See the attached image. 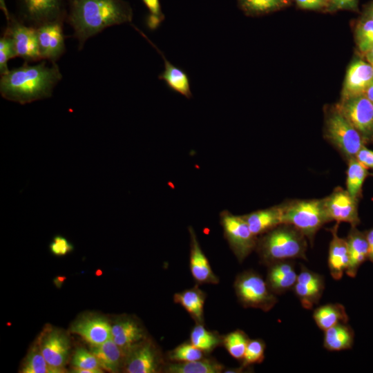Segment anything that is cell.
Listing matches in <instances>:
<instances>
[{
  "instance_id": "20",
  "label": "cell",
  "mask_w": 373,
  "mask_h": 373,
  "mask_svg": "<svg viewBox=\"0 0 373 373\" xmlns=\"http://www.w3.org/2000/svg\"><path fill=\"white\" fill-rule=\"evenodd\" d=\"M112 339L122 350L124 358L137 344L146 338L143 327L135 319L123 318L112 325Z\"/></svg>"
},
{
  "instance_id": "15",
  "label": "cell",
  "mask_w": 373,
  "mask_h": 373,
  "mask_svg": "<svg viewBox=\"0 0 373 373\" xmlns=\"http://www.w3.org/2000/svg\"><path fill=\"white\" fill-rule=\"evenodd\" d=\"M323 276L301 265L293 291L301 305L310 309L319 303L325 289Z\"/></svg>"
},
{
  "instance_id": "2",
  "label": "cell",
  "mask_w": 373,
  "mask_h": 373,
  "mask_svg": "<svg viewBox=\"0 0 373 373\" xmlns=\"http://www.w3.org/2000/svg\"><path fill=\"white\" fill-rule=\"evenodd\" d=\"M62 75L56 63L46 60L34 65L25 62L1 75L0 93L4 99L26 104L49 98L61 80Z\"/></svg>"
},
{
  "instance_id": "8",
  "label": "cell",
  "mask_w": 373,
  "mask_h": 373,
  "mask_svg": "<svg viewBox=\"0 0 373 373\" xmlns=\"http://www.w3.org/2000/svg\"><path fill=\"white\" fill-rule=\"evenodd\" d=\"M17 18L26 25L37 28L52 22L66 21L68 0H17Z\"/></svg>"
},
{
  "instance_id": "5",
  "label": "cell",
  "mask_w": 373,
  "mask_h": 373,
  "mask_svg": "<svg viewBox=\"0 0 373 373\" xmlns=\"http://www.w3.org/2000/svg\"><path fill=\"white\" fill-rule=\"evenodd\" d=\"M233 287L240 304L245 308L270 311L277 303L276 295L262 277L253 270H246L236 277Z\"/></svg>"
},
{
  "instance_id": "28",
  "label": "cell",
  "mask_w": 373,
  "mask_h": 373,
  "mask_svg": "<svg viewBox=\"0 0 373 373\" xmlns=\"http://www.w3.org/2000/svg\"><path fill=\"white\" fill-rule=\"evenodd\" d=\"M354 341V332L347 323H340L324 331L323 346L329 351L351 349Z\"/></svg>"
},
{
  "instance_id": "31",
  "label": "cell",
  "mask_w": 373,
  "mask_h": 373,
  "mask_svg": "<svg viewBox=\"0 0 373 373\" xmlns=\"http://www.w3.org/2000/svg\"><path fill=\"white\" fill-rule=\"evenodd\" d=\"M346 175V189L354 198L358 200L363 184L368 175L367 168L355 157H352L347 160Z\"/></svg>"
},
{
  "instance_id": "18",
  "label": "cell",
  "mask_w": 373,
  "mask_h": 373,
  "mask_svg": "<svg viewBox=\"0 0 373 373\" xmlns=\"http://www.w3.org/2000/svg\"><path fill=\"white\" fill-rule=\"evenodd\" d=\"M70 331L82 337L91 345L102 344L112 338V325L104 317L84 316L75 321Z\"/></svg>"
},
{
  "instance_id": "38",
  "label": "cell",
  "mask_w": 373,
  "mask_h": 373,
  "mask_svg": "<svg viewBox=\"0 0 373 373\" xmlns=\"http://www.w3.org/2000/svg\"><path fill=\"white\" fill-rule=\"evenodd\" d=\"M17 53L11 39L3 35L0 38V74L6 73L9 69L8 62L10 59L17 57Z\"/></svg>"
},
{
  "instance_id": "25",
  "label": "cell",
  "mask_w": 373,
  "mask_h": 373,
  "mask_svg": "<svg viewBox=\"0 0 373 373\" xmlns=\"http://www.w3.org/2000/svg\"><path fill=\"white\" fill-rule=\"evenodd\" d=\"M207 295L196 285L173 295V301L180 305L195 323L204 324V306Z\"/></svg>"
},
{
  "instance_id": "1",
  "label": "cell",
  "mask_w": 373,
  "mask_h": 373,
  "mask_svg": "<svg viewBox=\"0 0 373 373\" xmlns=\"http://www.w3.org/2000/svg\"><path fill=\"white\" fill-rule=\"evenodd\" d=\"M133 10L124 0H68L66 21L82 50L86 41L105 28L131 22Z\"/></svg>"
},
{
  "instance_id": "9",
  "label": "cell",
  "mask_w": 373,
  "mask_h": 373,
  "mask_svg": "<svg viewBox=\"0 0 373 373\" xmlns=\"http://www.w3.org/2000/svg\"><path fill=\"white\" fill-rule=\"evenodd\" d=\"M3 34L11 39L17 57L26 62L41 60L35 28L26 25L17 17L10 15Z\"/></svg>"
},
{
  "instance_id": "11",
  "label": "cell",
  "mask_w": 373,
  "mask_h": 373,
  "mask_svg": "<svg viewBox=\"0 0 373 373\" xmlns=\"http://www.w3.org/2000/svg\"><path fill=\"white\" fill-rule=\"evenodd\" d=\"M337 108L363 138L373 137V103L364 95L343 99Z\"/></svg>"
},
{
  "instance_id": "14",
  "label": "cell",
  "mask_w": 373,
  "mask_h": 373,
  "mask_svg": "<svg viewBox=\"0 0 373 373\" xmlns=\"http://www.w3.org/2000/svg\"><path fill=\"white\" fill-rule=\"evenodd\" d=\"M62 22H52L36 28L41 60L56 61L66 51Z\"/></svg>"
},
{
  "instance_id": "34",
  "label": "cell",
  "mask_w": 373,
  "mask_h": 373,
  "mask_svg": "<svg viewBox=\"0 0 373 373\" xmlns=\"http://www.w3.org/2000/svg\"><path fill=\"white\" fill-rule=\"evenodd\" d=\"M205 357V353L195 347L191 342H184L166 354V359L170 362H186L199 360Z\"/></svg>"
},
{
  "instance_id": "21",
  "label": "cell",
  "mask_w": 373,
  "mask_h": 373,
  "mask_svg": "<svg viewBox=\"0 0 373 373\" xmlns=\"http://www.w3.org/2000/svg\"><path fill=\"white\" fill-rule=\"evenodd\" d=\"M339 222L327 230L332 234L328 251V267L332 277L340 280L345 273L349 265V252L345 238L339 237L338 229Z\"/></svg>"
},
{
  "instance_id": "33",
  "label": "cell",
  "mask_w": 373,
  "mask_h": 373,
  "mask_svg": "<svg viewBox=\"0 0 373 373\" xmlns=\"http://www.w3.org/2000/svg\"><path fill=\"white\" fill-rule=\"evenodd\" d=\"M250 338L240 329H236L222 336V345L235 359L242 361Z\"/></svg>"
},
{
  "instance_id": "35",
  "label": "cell",
  "mask_w": 373,
  "mask_h": 373,
  "mask_svg": "<svg viewBox=\"0 0 373 373\" xmlns=\"http://www.w3.org/2000/svg\"><path fill=\"white\" fill-rule=\"evenodd\" d=\"M286 3V0H238L241 9L251 15L274 11L283 7Z\"/></svg>"
},
{
  "instance_id": "36",
  "label": "cell",
  "mask_w": 373,
  "mask_h": 373,
  "mask_svg": "<svg viewBox=\"0 0 373 373\" xmlns=\"http://www.w3.org/2000/svg\"><path fill=\"white\" fill-rule=\"evenodd\" d=\"M265 343L262 339H250L242 360L241 367L245 369L252 365L261 363L265 359Z\"/></svg>"
},
{
  "instance_id": "26",
  "label": "cell",
  "mask_w": 373,
  "mask_h": 373,
  "mask_svg": "<svg viewBox=\"0 0 373 373\" xmlns=\"http://www.w3.org/2000/svg\"><path fill=\"white\" fill-rule=\"evenodd\" d=\"M225 370L223 364L211 358L186 362H166L162 372L165 373H221Z\"/></svg>"
},
{
  "instance_id": "23",
  "label": "cell",
  "mask_w": 373,
  "mask_h": 373,
  "mask_svg": "<svg viewBox=\"0 0 373 373\" xmlns=\"http://www.w3.org/2000/svg\"><path fill=\"white\" fill-rule=\"evenodd\" d=\"M140 35H142L146 40L157 50L162 56L164 64V70L158 76V78L164 81L166 85L173 90L181 94L184 97L189 99L192 97V93L190 88L189 79L187 74L181 68H178L169 61L162 52L137 27L134 26Z\"/></svg>"
},
{
  "instance_id": "41",
  "label": "cell",
  "mask_w": 373,
  "mask_h": 373,
  "mask_svg": "<svg viewBox=\"0 0 373 373\" xmlns=\"http://www.w3.org/2000/svg\"><path fill=\"white\" fill-rule=\"evenodd\" d=\"M357 44H360L373 36V20L366 17L358 24L356 32Z\"/></svg>"
},
{
  "instance_id": "12",
  "label": "cell",
  "mask_w": 373,
  "mask_h": 373,
  "mask_svg": "<svg viewBox=\"0 0 373 373\" xmlns=\"http://www.w3.org/2000/svg\"><path fill=\"white\" fill-rule=\"evenodd\" d=\"M323 201L332 221L347 222L351 227L359 224L358 199L354 198L347 189L337 186L323 198Z\"/></svg>"
},
{
  "instance_id": "43",
  "label": "cell",
  "mask_w": 373,
  "mask_h": 373,
  "mask_svg": "<svg viewBox=\"0 0 373 373\" xmlns=\"http://www.w3.org/2000/svg\"><path fill=\"white\" fill-rule=\"evenodd\" d=\"M297 4L305 9H319L326 6L329 2L328 0H295Z\"/></svg>"
},
{
  "instance_id": "3",
  "label": "cell",
  "mask_w": 373,
  "mask_h": 373,
  "mask_svg": "<svg viewBox=\"0 0 373 373\" xmlns=\"http://www.w3.org/2000/svg\"><path fill=\"white\" fill-rule=\"evenodd\" d=\"M307 238L291 224L283 223L258 236L256 251L265 266L283 260H307Z\"/></svg>"
},
{
  "instance_id": "27",
  "label": "cell",
  "mask_w": 373,
  "mask_h": 373,
  "mask_svg": "<svg viewBox=\"0 0 373 373\" xmlns=\"http://www.w3.org/2000/svg\"><path fill=\"white\" fill-rule=\"evenodd\" d=\"M90 348L102 369L111 372H119L124 356L112 338L102 344L91 345Z\"/></svg>"
},
{
  "instance_id": "32",
  "label": "cell",
  "mask_w": 373,
  "mask_h": 373,
  "mask_svg": "<svg viewBox=\"0 0 373 373\" xmlns=\"http://www.w3.org/2000/svg\"><path fill=\"white\" fill-rule=\"evenodd\" d=\"M23 373H61L62 371L50 366L41 354L39 345L28 352L23 367Z\"/></svg>"
},
{
  "instance_id": "19",
  "label": "cell",
  "mask_w": 373,
  "mask_h": 373,
  "mask_svg": "<svg viewBox=\"0 0 373 373\" xmlns=\"http://www.w3.org/2000/svg\"><path fill=\"white\" fill-rule=\"evenodd\" d=\"M293 260H283L267 266L266 282L276 295L292 290L297 279Z\"/></svg>"
},
{
  "instance_id": "6",
  "label": "cell",
  "mask_w": 373,
  "mask_h": 373,
  "mask_svg": "<svg viewBox=\"0 0 373 373\" xmlns=\"http://www.w3.org/2000/svg\"><path fill=\"white\" fill-rule=\"evenodd\" d=\"M325 137L347 161L354 157L364 145L361 135L337 107L327 115Z\"/></svg>"
},
{
  "instance_id": "17",
  "label": "cell",
  "mask_w": 373,
  "mask_h": 373,
  "mask_svg": "<svg viewBox=\"0 0 373 373\" xmlns=\"http://www.w3.org/2000/svg\"><path fill=\"white\" fill-rule=\"evenodd\" d=\"M373 82V66L361 59L349 66L342 91V99L364 95Z\"/></svg>"
},
{
  "instance_id": "30",
  "label": "cell",
  "mask_w": 373,
  "mask_h": 373,
  "mask_svg": "<svg viewBox=\"0 0 373 373\" xmlns=\"http://www.w3.org/2000/svg\"><path fill=\"white\" fill-rule=\"evenodd\" d=\"M222 336L217 332L205 328L204 324L195 323L190 334V342L205 354L211 352L222 345Z\"/></svg>"
},
{
  "instance_id": "24",
  "label": "cell",
  "mask_w": 373,
  "mask_h": 373,
  "mask_svg": "<svg viewBox=\"0 0 373 373\" xmlns=\"http://www.w3.org/2000/svg\"><path fill=\"white\" fill-rule=\"evenodd\" d=\"M349 252V265L345 274L354 278L361 265L368 260V244L365 232L357 229L356 227L351 229L345 238Z\"/></svg>"
},
{
  "instance_id": "44",
  "label": "cell",
  "mask_w": 373,
  "mask_h": 373,
  "mask_svg": "<svg viewBox=\"0 0 373 373\" xmlns=\"http://www.w3.org/2000/svg\"><path fill=\"white\" fill-rule=\"evenodd\" d=\"M332 7L335 9H355L357 0H330Z\"/></svg>"
},
{
  "instance_id": "7",
  "label": "cell",
  "mask_w": 373,
  "mask_h": 373,
  "mask_svg": "<svg viewBox=\"0 0 373 373\" xmlns=\"http://www.w3.org/2000/svg\"><path fill=\"white\" fill-rule=\"evenodd\" d=\"M219 218L224 238L238 261L242 262L256 250L258 236L251 231L242 215H234L225 209L220 213Z\"/></svg>"
},
{
  "instance_id": "40",
  "label": "cell",
  "mask_w": 373,
  "mask_h": 373,
  "mask_svg": "<svg viewBox=\"0 0 373 373\" xmlns=\"http://www.w3.org/2000/svg\"><path fill=\"white\" fill-rule=\"evenodd\" d=\"M50 250L55 256H64L73 249V245L64 236H55L50 244Z\"/></svg>"
},
{
  "instance_id": "37",
  "label": "cell",
  "mask_w": 373,
  "mask_h": 373,
  "mask_svg": "<svg viewBox=\"0 0 373 373\" xmlns=\"http://www.w3.org/2000/svg\"><path fill=\"white\" fill-rule=\"evenodd\" d=\"M72 364L76 369H88L102 372V367L92 352H88L84 348L79 347L75 352L73 356Z\"/></svg>"
},
{
  "instance_id": "42",
  "label": "cell",
  "mask_w": 373,
  "mask_h": 373,
  "mask_svg": "<svg viewBox=\"0 0 373 373\" xmlns=\"http://www.w3.org/2000/svg\"><path fill=\"white\" fill-rule=\"evenodd\" d=\"M356 159L366 168L373 169V151L363 145L355 156Z\"/></svg>"
},
{
  "instance_id": "46",
  "label": "cell",
  "mask_w": 373,
  "mask_h": 373,
  "mask_svg": "<svg viewBox=\"0 0 373 373\" xmlns=\"http://www.w3.org/2000/svg\"><path fill=\"white\" fill-rule=\"evenodd\" d=\"M367 62L373 66V47L365 53Z\"/></svg>"
},
{
  "instance_id": "4",
  "label": "cell",
  "mask_w": 373,
  "mask_h": 373,
  "mask_svg": "<svg viewBox=\"0 0 373 373\" xmlns=\"http://www.w3.org/2000/svg\"><path fill=\"white\" fill-rule=\"evenodd\" d=\"M283 223L293 225L301 231L312 245L316 233L331 222L323 198L291 200L283 202Z\"/></svg>"
},
{
  "instance_id": "29",
  "label": "cell",
  "mask_w": 373,
  "mask_h": 373,
  "mask_svg": "<svg viewBox=\"0 0 373 373\" xmlns=\"http://www.w3.org/2000/svg\"><path fill=\"white\" fill-rule=\"evenodd\" d=\"M313 318L323 331L340 323H347L349 321L344 306L340 303H328L316 308L313 312Z\"/></svg>"
},
{
  "instance_id": "39",
  "label": "cell",
  "mask_w": 373,
  "mask_h": 373,
  "mask_svg": "<svg viewBox=\"0 0 373 373\" xmlns=\"http://www.w3.org/2000/svg\"><path fill=\"white\" fill-rule=\"evenodd\" d=\"M149 10V15L146 20L148 27L156 29L164 19L159 0H142Z\"/></svg>"
},
{
  "instance_id": "13",
  "label": "cell",
  "mask_w": 373,
  "mask_h": 373,
  "mask_svg": "<svg viewBox=\"0 0 373 373\" xmlns=\"http://www.w3.org/2000/svg\"><path fill=\"white\" fill-rule=\"evenodd\" d=\"M38 345L48 363L64 372L70 352L68 336L57 329H49L43 333Z\"/></svg>"
},
{
  "instance_id": "22",
  "label": "cell",
  "mask_w": 373,
  "mask_h": 373,
  "mask_svg": "<svg viewBox=\"0 0 373 373\" xmlns=\"http://www.w3.org/2000/svg\"><path fill=\"white\" fill-rule=\"evenodd\" d=\"M256 236L262 235L283 223V203L242 215Z\"/></svg>"
},
{
  "instance_id": "16",
  "label": "cell",
  "mask_w": 373,
  "mask_h": 373,
  "mask_svg": "<svg viewBox=\"0 0 373 373\" xmlns=\"http://www.w3.org/2000/svg\"><path fill=\"white\" fill-rule=\"evenodd\" d=\"M188 231L190 237L189 267L194 280L197 285L219 283V278L202 251L194 229L189 226Z\"/></svg>"
},
{
  "instance_id": "45",
  "label": "cell",
  "mask_w": 373,
  "mask_h": 373,
  "mask_svg": "<svg viewBox=\"0 0 373 373\" xmlns=\"http://www.w3.org/2000/svg\"><path fill=\"white\" fill-rule=\"evenodd\" d=\"M368 244V260L373 264V227L365 231Z\"/></svg>"
},
{
  "instance_id": "10",
  "label": "cell",
  "mask_w": 373,
  "mask_h": 373,
  "mask_svg": "<svg viewBox=\"0 0 373 373\" xmlns=\"http://www.w3.org/2000/svg\"><path fill=\"white\" fill-rule=\"evenodd\" d=\"M165 363L159 348L146 338L126 355L124 366L128 373H157L162 372Z\"/></svg>"
},
{
  "instance_id": "47",
  "label": "cell",
  "mask_w": 373,
  "mask_h": 373,
  "mask_svg": "<svg viewBox=\"0 0 373 373\" xmlns=\"http://www.w3.org/2000/svg\"><path fill=\"white\" fill-rule=\"evenodd\" d=\"M367 17L373 20V3L370 6L368 9Z\"/></svg>"
}]
</instances>
